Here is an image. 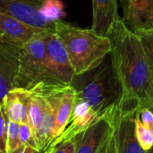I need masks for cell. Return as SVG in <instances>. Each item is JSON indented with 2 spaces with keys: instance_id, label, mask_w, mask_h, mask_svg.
Listing matches in <instances>:
<instances>
[{
  "instance_id": "16",
  "label": "cell",
  "mask_w": 153,
  "mask_h": 153,
  "mask_svg": "<svg viewBox=\"0 0 153 153\" xmlns=\"http://www.w3.org/2000/svg\"><path fill=\"white\" fill-rule=\"evenodd\" d=\"M74 101H75V92L74 89L69 85L65 89L57 108L55 127L53 131L54 139L60 136L63 134V132L65 130L66 126H68L72 116Z\"/></svg>"
},
{
  "instance_id": "10",
  "label": "cell",
  "mask_w": 153,
  "mask_h": 153,
  "mask_svg": "<svg viewBox=\"0 0 153 153\" xmlns=\"http://www.w3.org/2000/svg\"><path fill=\"white\" fill-rule=\"evenodd\" d=\"M112 133L113 121L108 117L98 118L79 134L74 153H98Z\"/></svg>"
},
{
  "instance_id": "1",
  "label": "cell",
  "mask_w": 153,
  "mask_h": 153,
  "mask_svg": "<svg viewBox=\"0 0 153 153\" xmlns=\"http://www.w3.org/2000/svg\"><path fill=\"white\" fill-rule=\"evenodd\" d=\"M107 37L123 85L124 102L150 108L153 99V79L146 54L139 36L120 18Z\"/></svg>"
},
{
  "instance_id": "18",
  "label": "cell",
  "mask_w": 153,
  "mask_h": 153,
  "mask_svg": "<svg viewBox=\"0 0 153 153\" xmlns=\"http://www.w3.org/2000/svg\"><path fill=\"white\" fill-rule=\"evenodd\" d=\"M135 134L141 147L145 151H149L153 147V133H152L141 121L139 111L135 117Z\"/></svg>"
},
{
  "instance_id": "19",
  "label": "cell",
  "mask_w": 153,
  "mask_h": 153,
  "mask_svg": "<svg viewBox=\"0 0 153 153\" xmlns=\"http://www.w3.org/2000/svg\"><path fill=\"white\" fill-rule=\"evenodd\" d=\"M134 31L141 39L153 79V28L148 30H135Z\"/></svg>"
},
{
  "instance_id": "4",
  "label": "cell",
  "mask_w": 153,
  "mask_h": 153,
  "mask_svg": "<svg viewBox=\"0 0 153 153\" xmlns=\"http://www.w3.org/2000/svg\"><path fill=\"white\" fill-rule=\"evenodd\" d=\"M67 86L41 82L28 90V121L40 150L54 140L53 131L60 100Z\"/></svg>"
},
{
  "instance_id": "9",
  "label": "cell",
  "mask_w": 153,
  "mask_h": 153,
  "mask_svg": "<svg viewBox=\"0 0 153 153\" xmlns=\"http://www.w3.org/2000/svg\"><path fill=\"white\" fill-rule=\"evenodd\" d=\"M21 48L0 41V106L13 89L18 73Z\"/></svg>"
},
{
  "instance_id": "7",
  "label": "cell",
  "mask_w": 153,
  "mask_h": 153,
  "mask_svg": "<svg viewBox=\"0 0 153 153\" xmlns=\"http://www.w3.org/2000/svg\"><path fill=\"white\" fill-rule=\"evenodd\" d=\"M135 104L124 102L113 121V135L117 153H146L135 134V117L140 110Z\"/></svg>"
},
{
  "instance_id": "23",
  "label": "cell",
  "mask_w": 153,
  "mask_h": 153,
  "mask_svg": "<svg viewBox=\"0 0 153 153\" xmlns=\"http://www.w3.org/2000/svg\"><path fill=\"white\" fill-rule=\"evenodd\" d=\"M7 122L8 118L2 105L0 106V153H6Z\"/></svg>"
},
{
  "instance_id": "22",
  "label": "cell",
  "mask_w": 153,
  "mask_h": 153,
  "mask_svg": "<svg viewBox=\"0 0 153 153\" xmlns=\"http://www.w3.org/2000/svg\"><path fill=\"white\" fill-rule=\"evenodd\" d=\"M78 136L59 143L52 141L51 143L54 145V147L51 149L49 153H74L78 143Z\"/></svg>"
},
{
  "instance_id": "6",
  "label": "cell",
  "mask_w": 153,
  "mask_h": 153,
  "mask_svg": "<svg viewBox=\"0 0 153 153\" xmlns=\"http://www.w3.org/2000/svg\"><path fill=\"white\" fill-rule=\"evenodd\" d=\"M46 80L45 83L69 86L75 76L67 51L55 32L45 35Z\"/></svg>"
},
{
  "instance_id": "26",
  "label": "cell",
  "mask_w": 153,
  "mask_h": 153,
  "mask_svg": "<svg viewBox=\"0 0 153 153\" xmlns=\"http://www.w3.org/2000/svg\"><path fill=\"white\" fill-rule=\"evenodd\" d=\"M53 147L49 144L46 149H43V150H35L33 148H30V147H28V146H24V145H22L17 151H15L13 153H49L51 149Z\"/></svg>"
},
{
  "instance_id": "12",
  "label": "cell",
  "mask_w": 153,
  "mask_h": 153,
  "mask_svg": "<svg viewBox=\"0 0 153 153\" xmlns=\"http://www.w3.org/2000/svg\"><path fill=\"white\" fill-rule=\"evenodd\" d=\"M126 24L135 30L153 28V0H119Z\"/></svg>"
},
{
  "instance_id": "8",
  "label": "cell",
  "mask_w": 153,
  "mask_h": 153,
  "mask_svg": "<svg viewBox=\"0 0 153 153\" xmlns=\"http://www.w3.org/2000/svg\"><path fill=\"white\" fill-rule=\"evenodd\" d=\"M43 0H0V13L40 31L55 32V22L46 20L40 13Z\"/></svg>"
},
{
  "instance_id": "25",
  "label": "cell",
  "mask_w": 153,
  "mask_h": 153,
  "mask_svg": "<svg viewBox=\"0 0 153 153\" xmlns=\"http://www.w3.org/2000/svg\"><path fill=\"white\" fill-rule=\"evenodd\" d=\"M98 153H117L116 151V144H115V139L113 133L107 139V141L103 143L101 148L100 149Z\"/></svg>"
},
{
  "instance_id": "5",
  "label": "cell",
  "mask_w": 153,
  "mask_h": 153,
  "mask_svg": "<svg viewBox=\"0 0 153 153\" xmlns=\"http://www.w3.org/2000/svg\"><path fill=\"white\" fill-rule=\"evenodd\" d=\"M44 32L30 40L20 51L19 67L13 88L30 90L46 80V43Z\"/></svg>"
},
{
  "instance_id": "13",
  "label": "cell",
  "mask_w": 153,
  "mask_h": 153,
  "mask_svg": "<svg viewBox=\"0 0 153 153\" xmlns=\"http://www.w3.org/2000/svg\"><path fill=\"white\" fill-rule=\"evenodd\" d=\"M97 119V115L88 103L75 99L69 124L63 134L56 138L55 141L59 143L78 136Z\"/></svg>"
},
{
  "instance_id": "21",
  "label": "cell",
  "mask_w": 153,
  "mask_h": 153,
  "mask_svg": "<svg viewBox=\"0 0 153 153\" xmlns=\"http://www.w3.org/2000/svg\"><path fill=\"white\" fill-rule=\"evenodd\" d=\"M19 136L22 145L28 146L30 148H33L35 150H40L39 147V144L33 135V133L31 131L30 126L28 124H20V129H19Z\"/></svg>"
},
{
  "instance_id": "20",
  "label": "cell",
  "mask_w": 153,
  "mask_h": 153,
  "mask_svg": "<svg viewBox=\"0 0 153 153\" xmlns=\"http://www.w3.org/2000/svg\"><path fill=\"white\" fill-rule=\"evenodd\" d=\"M19 129H20V124L8 120L6 153L14 152L22 146L20 136H19Z\"/></svg>"
},
{
  "instance_id": "17",
  "label": "cell",
  "mask_w": 153,
  "mask_h": 153,
  "mask_svg": "<svg viewBox=\"0 0 153 153\" xmlns=\"http://www.w3.org/2000/svg\"><path fill=\"white\" fill-rule=\"evenodd\" d=\"M40 13L46 20L51 22H56L65 16L61 0H43Z\"/></svg>"
},
{
  "instance_id": "3",
  "label": "cell",
  "mask_w": 153,
  "mask_h": 153,
  "mask_svg": "<svg viewBox=\"0 0 153 153\" xmlns=\"http://www.w3.org/2000/svg\"><path fill=\"white\" fill-rule=\"evenodd\" d=\"M55 33L65 47L75 75L95 66L112 50L111 42L107 36L62 20L55 22Z\"/></svg>"
},
{
  "instance_id": "24",
  "label": "cell",
  "mask_w": 153,
  "mask_h": 153,
  "mask_svg": "<svg viewBox=\"0 0 153 153\" xmlns=\"http://www.w3.org/2000/svg\"><path fill=\"white\" fill-rule=\"evenodd\" d=\"M139 117L142 123L153 133V111L148 108H142L139 110Z\"/></svg>"
},
{
  "instance_id": "27",
  "label": "cell",
  "mask_w": 153,
  "mask_h": 153,
  "mask_svg": "<svg viewBox=\"0 0 153 153\" xmlns=\"http://www.w3.org/2000/svg\"><path fill=\"white\" fill-rule=\"evenodd\" d=\"M146 153H153V147L152 148V149H150L149 151H147V152H146Z\"/></svg>"
},
{
  "instance_id": "11",
  "label": "cell",
  "mask_w": 153,
  "mask_h": 153,
  "mask_svg": "<svg viewBox=\"0 0 153 153\" xmlns=\"http://www.w3.org/2000/svg\"><path fill=\"white\" fill-rule=\"evenodd\" d=\"M44 33L0 13V41L22 48L30 40Z\"/></svg>"
},
{
  "instance_id": "2",
  "label": "cell",
  "mask_w": 153,
  "mask_h": 153,
  "mask_svg": "<svg viewBox=\"0 0 153 153\" xmlns=\"http://www.w3.org/2000/svg\"><path fill=\"white\" fill-rule=\"evenodd\" d=\"M75 99L85 101L98 118L114 121L124 103V91L112 50L91 69L76 74L70 85Z\"/></svg>"
},
{
  "instance_id": "15",
  "label": "cell",
  "mask_w": 153,
  "mask_h": 153,
  "mask_svg": "<svg viewBox=\"0 0 153 153\" xmlns=\"http://www.w3.org/2000/svg\"><path fill=\"white\" fill-rule=\"evenodd\" d=\"M28 90L12 89L4 98L3 108L8 120L18 124H28Z\"/></svg>"
},
{
  "instance_id": "14",
  "label": "cell",
  "mask_w": 153,
  "mask_h": 153,
  "mask_svg": "<svg viewBox=\"0 0 153 153\" xmlns=\"http://www.w3.org/2000/svg\"><path fill=\"white\" fill-rule=\"evenodd\" d=\"M92 4L91 30L99 35L107 36L113 24L121 18L117 0H92Z\"/></svg>"
},
{
  "instance_id": "28",
  "label": "cell",
  "mask_w": 153,
  "mask_h": 153,
  "mask_svg": "<svg viewBox=\"0 0 153 153\" xmlns=\"http://www.w3.org/2000/svg\"><path fill=\"white\" fill-rule=\"evenodd\" d=\"M151 108V109L153 111V99H152V106H151V108Z\"/></svg>"
}]
</instances>
